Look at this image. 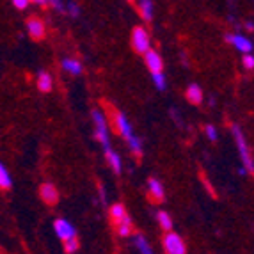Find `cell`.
I'll return each mask as SVG.
<instances>
[{
    "mask_svg": "<svg viewBox=\"0 0 254 254\" xmlns=\"http://www.w3.org/2000/svg\"><path fill=\"white\" fill-rule=\"evenodd\" d=\"M27 32L34 41H41L47 34V27H45V21L38 16H30L27 20Z\"/></svg>",
    "mask_w": 254,
    "mask_h": 254,
    "instance_id": "cell-6",
    "label": "cell"
},
{
    "mask_svg": "<svg viewBox=\"0 0 254 254\" xmlns=\"http://www.w3.org/2000/svg\"><path fill=\"white\" fill-rule=\"evenodd\" d=\"M30 4L32 2H29V0H13V7H16L18 11H25Z\"/></svg>",
    "mask_w": 254,
    "mask_h": 254,
    "instance_id": "cell-27",
    "label": "cell"
},
{
    "mask_svg": "<svg viewBox=\"0 0 254 254\" xmlns=\"http://www.w3.org/2000/svg\"><path fill=\"white\" fill-rule=\"evenodd\" d=\"M137 9H139L140 18H142L144 21L153 20V14H155V4H153L151 0H140V2H137Z\"/></svg>",
    "mask_w": 254,
    "mask_h": 254,
    "instance_id": "cell-15",
    "label": "cell"
},
{
    "mask_svg": "<svg viewBox=\"0 0 254 254\" xmlns=\"http://www.w3.org/2000/svg\"><path fill=\"white\" fill-rule=\"evenodd\" d=\"M116 231H118L119 237H123V238L130 237V235H131V219H130V215H127L123 220H119L118 224H116Z\"/></svg>",
    "mask_w": 254,
    "mask_h": 254,
    "instance_id": "cell-18",
    "label": "cell"
},
{
    "mask_svg": "<svg viewBox=\"0 0 254 254\" xmlns=\"http://www.w3.org/2000/svg\"><path fill=\"white\" fill-rule=\"evenodd\" d=\"M171 116H173L176 121H178V125H182V119H180V116H178V112H176V109H171Z\"/></svg>",
    "mask_w": 254,
    "mask_h": 254,
    "instance_id": "cell-30",
    "label": "cell"
},
{
    "mask_svg": "<svg viewBox=\"0 0 254 254\" xmlns=\"http://www.w3.org/2000/svg\"><path fill=\"white\" fill-rule=\"evenodd\" d=\"M164 251L165 254H187V244L182 238V235L169 231V233L164 235Z\"/></svg>",
    "mask_w": 254,
    "mask_h": 254,
    "instance_id": "cell-4",
    "label": "cell"
},
{
    "mask_svg": "<svg viewBox=\"0 0 254 254\" xmlns=\"http://www.w3.org/2000/svg\"><path fill=\"white\" fill-rule=\"evenodd\" d=\"M157 222H158V226L164 229L165 233L173 231V217H171L167 212H164V210L157 213Z\"/></svg>",
    "mask_w": 254,
    "mask_h": 254,
    "instance_id": "cell-19",
    "label": "cell"
},
{
    "mask_svg": "<svg viewBox=\"0 0 254 254\" xmlns=\"http://www.w3.org/2000/svg\"><path fill=\"white\" fill-rule=\"evenodd\" d=\"M36 84H38V89L41 93H50L52 87H54V76L48 71H39L36 76Z\"/></svg>",
    "mask_w": 254,
    "mask_h": 254,
    "instance_id": "cell-13",
    "label": "cell"
},
{
    "mask_svg": "<svg viewBox=\"0 0 254 254\" xmlns=\"http://www.w3.org/2000/svg\"><path fill=\"white\" fill-rule=\"evenodd\" d=\"M242 66L246 69H254V55L253 54L244 55V57H242Z\"/></svg>",
    "mask_w": 254,
    "mask_h": 254,
    "instance_id": "cell-26",
    "label": "cell"
},
{
    "mask_svg": "<svg viewBox=\"0 0 254 254\" xmlns=\"http://www.w3.org/2000/svg\"><path fill=\"white\" fill-rule=\"evenodd\" d=\"M153 78V84H155V87H157L158 91H165L167 89V78H165L164 71L162 73H155V75H151Z\"/></svg>",
    "mask_w": 254,
    "mask_h": 254,
    "instance_id": "cell-22",
    "label": "cell"
},
{
    "mask_svg": "<svg viewBox=\"0 0 254 254\" xmlns=\"http://www.w3.org/2000/svg\"><path fill=\"white\" fill-rule=\"evenodd\" d=\"M105 158L110 167H112V171H114L116 174H121V171H123V162H121L119 153H116L112 148H109V149H105Z\"/></svg>",
    "mask_w": 254,
    "mask_h": 254,
    "instance_id": "cell-16",
    "label": "cell"
},
{
    "mask_svg": "<svg viewBox=\"0 0 254 254\" xmlns=\"http://www.w3.org/2000/svg\"><path fill=\"white\" fill-rule=\"evenodd\" d=\"M114 125H116V130H118L119 133L127 139V142L135 137V133H133V128H131L130 121H128L127 116H125L123 112H116V114H114Z\"/></svg>",
    "mask_w": 254,
    "mask_h": 254,
    "instance_id": "cell-8",
    "label": "cell"
},
{
    "mask_svg": "<svg viewBox=\"0 0 254 254\" xmlns=\"http://www.w3.org/2000/svg\"><path fill=\"white\" fill-rule=\"evenodd\" d=\"M64 244V251L68 254H73L78 251V247H80V244H78V238H69V240L63 242Z\"/></svg>",
    "mask_w": 254,
    "mask_h": 254,
    "instance_id": "cell-24",
    "label": "cell"
},
{
    "mask_svg": "<svg viewBox=\"0 0 254 254\" xmlns=\"http://www.w3.org/2000/svg\"><path fill=\"white\" fill-rule=\"evenodd\" d=\"M185 96L187 100L192 103V105H201L203 103V89H201V85L197 84H190L189 87H187L185 91Z\"/></svg>",
    "mask_w": 254,
    "mask_h": 254,
    "instance_id": "cell-14",
    "label": "cell"
},
{
    "mask_svg": "<svg viewBox=\"0 0 254 254\" xmlns=\"http://www.w3.org/2000/svg\"><path fill=\"white\" fill-rule=\"evenodd\" d=\"M39 195H41L43 203L50 204V206L59 203V190H57V187L54 183H43L39 187Z\"/></svg>",
    "mask_w": 254,
    "mask_h": 254,
    "instance_id": "cell-9",
    "label": "cell"
},
{
    "mask_svg": "<svg viewBox=\"0 0 254 254\" xmlns=\"http://www.w3.org/2000/svg\"><path fill=\"white\" fill-rule=\"evenodd\" d=\"M54 231L55 235L63 242L69 240V238H76V229L75 226L66 219H55L54 220Z\"/></svg>",
    "mask_w": 254,
    "mask_h": 254,
    "instance_id": "cell-5",
    "label": "cell"
},
{
    "mask_svg": "<svg viewBox=\"0 0 254 254\" xmlns=\"http://www.w3.org/2000/svg\"><path fill=\"white\" fill-rule=\"evenodd\" d=\"M246 29H247V30H253V29H254V21H251V20L247 21V23H246Z\"/></svg>",
    "mask_w": 254,
    "mask_h": 254,
    "instance_id": "cell-31",
    "label": "cell"
},
{
    "mask_svg": "<svg viewBox=\"0 0 254 254\" xmlns=\"http://www.w3.org/2000/svg\"><path fill=\"white\" fill-rule=\"evenodd\" d=\"M133 244H135V247L139 249L140 254H155L151 249V246H149V242L146 240L144 235H135V238H133Z\"/></svg>",
    "mask_w": 254,
    "mask_h": 254,
    "instance_id": "cell-21",
    "label": "cell"
},
{
    "mask_svg": "<svg viewBox=\"0 0 254 254\" xmlns=\"http://www.w3.org/2000/svg\"><path fill=\"white\" fill-rule=\"evenodd\" d=\"M130 43L131 48L137 52V54L144 55L148 50H151V38H149V32L144 29V27H133L130 36Z\"/></svg>",
    "mask_w": 254,
    "mask_h": 254,
    "instance_id": "cell-3",
    "label": "cell"
},
{
    "mask_svg": "<svg viewBox=\"0 0 254 254\" xmlns=\"http://www.w3.org/2000/svg\"><path fill=\"white\" fill-rule=\"evenodd\" d=\"M238 174H244V176H246V174H247V171L244 169V167H240V169H238Z\"/></svg>",
    "mask_w": 254,
    "mask_h": 254,
    "instance_id": "cell-32",
    "label": "cell"
},
{
    "mask_svg": "<svg viewBox=\"0 0 254 254\" xmlns=\"http://www.w3.org/2000/svg\"><path fill=\"white\" fill-rule=\"evenodd\" d=\"M91 118H93V123H94V137H96V140L103 146V149L112 148V146H110L109 123H107V118H105V114H103V110L93 109Z\"/></svg>",
    "mask_w": 254,
    "mask_h": 254,
    "instance_id": "cell-1",
    "label": "cell"
},
{
    "mask_svg": "<svg viewBox=\"0 0 254 254\" xmlns=\"http://www.w3.org/2000/svg\"><path fill=\"white\" fill-rule=\"evenodd\" d=\"M148 192L153 197V201H158V203H160V201L165 199V190H164V185H162L160 180L149 178L148 180Z\"/></svg>",
    "mask_w": 254,
    "mask_h": 254,
    "instance_id": "cell-11",
    "label": "cell"
},
{
    "mask_svg": "<svg viewBox=\"0 0 254 254\" xmlns=\"http://www.w3.org/2000/svg\"><path fill=\"white\" fill-rule=\"evenodd\" d=\"M61 68H63L66 73H69V75H73V76L82 75V71H84L80 61L71 59V57H66V59L61 61Z\"/></svg>",
    "mask_w": 254,
    "mask_h": 254,
    "instance_id": "cell-12",
    "label": "cell"
},
{
    "mask_svg": "<svg viewBox=\"0 0 254 254\" xmlns=\"http://www.w3.org/2000/svg\"><path fill=\"white\" fill-rule=\"evenodd\" d=\"M109 215H110V219H112V222H114V224H118L119 220H123L128 213H127V208H125L123 203H114V204H110Z\"/></svg>",
    "mask_w": 254,
    "mask_h": 254,
    "instance_id": "cell-17",
    "label": "cell"
},
{
    "mask_svg": "<svg viewBox=\"0 0 254 254\" xmlns=\"http://www.w3.org/2000/svg\"><path fill=\"white\" fill-rule=\"evenodd\" d=\"M11 187H13V178H11V174H9L7 167L0 162V189L9 190Z\"/></svg>",
    "mask_w": 254,
    "mask_h": 254,
    "instance_id": "cell-20",
    "label": "cell"
},
{
    "mask_svg": "<svg viewBox=\"0 0 254 254\" xmlns=\"http://www.w3.org/2000/svg\"><path fill=\"white\" fill-rule=\"evenodd\" d=\"M66 7H68V13L71 14V16L76 18L78 14H80V13H78V5H76L75 2H68V4H66Z\"/></svg>",
    "mask_w": 254,
    "mask_h": 254,
    "instance_id": "cell-28",
    "label": "cell"
},
{
    "mask_svg": "<svg viewBox=\"0 0 254 254\" xmlns=\"http://www.w3.org/2000/svg\"><path fill=\"white\" fill-rule=\"evenodd\" d=\"M226 41L231 43V45L244 55H249L254 48L253 41H251L249 38H246L244 34H226Z\"/></svg>",
    "mask_w": 254,
    "mask_h": 254,
    "instance_id": "cell-7",
    "label": "cell"
},
{
    "mask_svg": "<svg viewBox=\"0 0 254 254\" xmlns=\"http://www.w3.org/2000/svg\"><path fill=\"white\" fill-rule=\"evenodd\" d=\"M128 146H130V151L133 153V155H137V157L142 155V139H139L137 135L128 140Z\"/></svg>",
    "mask_w": 254,
    "mask_h": 254,
    "instance_id": "cell-23",
    "label": "cell"
},
{
    "mask_svg": "<svg viewBox=\"0 0 254 254\" xmlns=\"http://www.w3.org/2000/svg\"><path fill=\"white\" fill-rule=\"evenodd\" d=\"M144 63L146 68L151 71V75L155 73H162V68H164V61H162L160 54L157 50H148L144 54Z\"/></svg>",
    "mask_w": 254,
    "mask_h": 254,
    "instance_id": "cell-10",
    "label": "cell"
},
{
    "mask_svg": "<svg viewBox=\"0 0 254 254\" xmlns=\"http://www.w3.org/2000/svg\"><path fill=\"white\" fill-rule=\"evenodd\" d=\"M231 133H233V139L237 142V148H238V153H240V158L244 162V169L247 173H254V160H253V155H251V149L247 146V140H246V135H244V131L238 125H233L231 127Z\"/></svg>",
    "mask_w": 254,
    "mask_h": 254,
    "instance_id": "cell-2",
    "label": "cell"
},
{
    "mask_svg": "<svg viewBox=\"0 0 254 254\" xmlns=\"http://www.w3.org/2000/svg\"><path fill=\"white\" fill-rule=\"evenodd\" d=\"M204 133H206V137L212 140V142H215L217 137H219V131H217L215 125H206V127H204Z\"/></svg>",
    "mask_w": 254,
    "mask_h": 254,
    "instance_id": "cell-25",
    "label": "cell"
},
{
    "mask_svg": "<svg viewBox=\"0 0 254 254\" xmlns=\"http://www.w3.org/2000/svg\"><path fill=\"white\" fill-rule=\"evenodd\" d=\"M48 5L54 7V9H57V11H64V7H66V4L61 2V0H52V2H48Z\"/></svg>",
    "mask_w": 254,
    "mask_h": 254,
    "instance_id": "cell-29",
    "label": "cell"
}]
</instances>
